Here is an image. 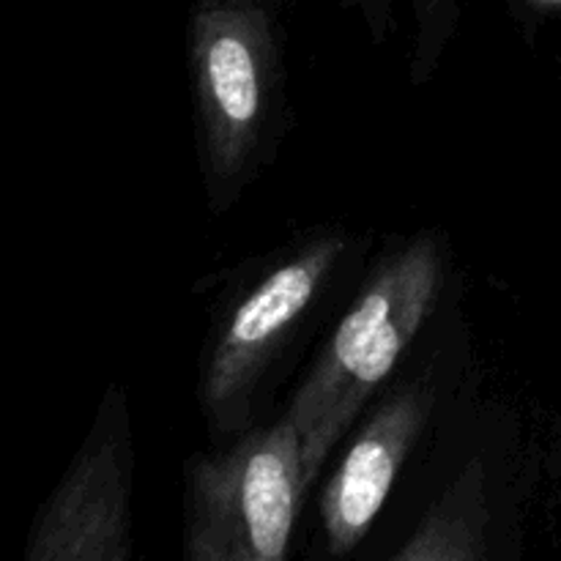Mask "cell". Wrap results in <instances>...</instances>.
<instances>
[{
    "mask_svg": "<svg viewBox=\"0 0 561 561\" xmlns=\"http://www.w3.org/2000/svg\"><path fill=\"white\" fill-rule=\"evenodd\" d=\"M420 422V400H398L376 416L345 455L323 499V524L337 553L351 551L378 518Z\"/></svg>",
    "mask_w": 561,
    "mask_h": 561,
    "instance_id": "4",
    "label": "cell"
},
{
    "mask_svg": "<svg viewBox=\"0 0 561 561\" xmlns=\"http://www.w3.org/2000/svg\"><path fill=\"white\" fill-rule=\"evenodd\" d=\"M438 285V255L427 241L389 263L381 277L343 318L321 362L290 409L301 433L307 477L345 431L367 394L392 373L405 345L414 340Z\"/></svg>",
    "mask_w": 561,
    "mask_h": 561,
    "instance_id": "1",
    "label": "cell"
},
{
    "mask_svg": "<svg viewBox=\"0 0 561 561\" xmlns=\"http://www.w3.org/2000/svg\"><path fill=\"white\" fill-rule=\"evenodd\" d=\"M334 250H337L334 244H321L279 266L233 312L208 367L206 398L211 409H222L244 392L263 356L312 301Z\"/></svg>",
    "mask_w": 561,
    "mask_h": 561,
    "instance_id": "3",
    "label": "cell"
},
{
    "mask_svg": "<svg viewBox=\"0 0 561 561\" xmlns=\"http://www.w3.org/2000/svg\"><path fill=\"white\" fill-rule=\"evenodd\" d=\"M535 3H542V5H561V0H535Z\"/></svg>",
    "mask_w": 561,
    "mask_h": 561,
    "instance_id": "6",
    "label": "cell"
},
{
    "mask_svg": "<svg viewBox=\"0 0 561 561\" xmlns=\"http://www.w3.org/2000/svg\"><path fill=\"white\" fill-rule=\"evenodd\" d=\"M301 433L288 420L197 474V526L190 553L201 559H283L305 493Z\"/></svg>",
    "mask_w": 561,
    "mask_h": 561,
    "instance_id": "2",
    "label": "cell"
},
{
    "mask_svg": "<svg viewBox=\"0 0 561 561\" xmlns=\"http://www.w3.org/2000/svg\"><path fill=\"white\" fill-rule=\"evenodd\" d=\"M255 27L241 11L214 9L197 31V66L203 99L217 129V146L236 157L261 115V58Z\"/></svg>",
    "mask_w": 561,
    "mask_h": 561,
    "instance_id": "5",
    "label": "cell"
}]
</instances>
